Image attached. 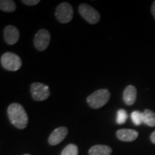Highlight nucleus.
<instances>
[{"mask_svg": "<svg viewBox=\"0 0 155 155\" xmlns=\"http://www.w3.org/2000/svg\"><path fill=\"white\" fill-rule=\"evenodd\" d=\"M78 148L76 145L71 144L67 145L63 149L61 155H78Z\"/></svg>", "mask_w": 155, "mask_h": 155, "instance_id": "obj_15", "label": "nucleus"}, {"mask_svg": "<svg viewBox=\"0 0 155 155\" xmlns=\"http://www.w3.org/2000/svg\"><path fill=\"white\" fill-rule=\"evenodd\" d=\"M68 132V130L66 127H61L57 128L50 135L48 142L50 145H53V146L60 144L66 137Z\"/></svg>", "mask_w": 155, "mask_h": 155, "instance_id": "obj_8", "label": "nucleus"}, {"mask_svg": "<svg viewBox=\"0 0 155 155\" xmlns=\"http://www.w3.org/2000/svg\"><path fill=\"white\" fill-rule=\"evenodd\" d=\"M143 114V123L149 127H155V113L150 109L144 110Z\"/></svg>", "mask_w": 155, "mask_h": 155, "instance_id": "obj_13", "label": "nucleus"}, {"mask_svg": "<svg viewBox=\"0 0 155 155\" xmlns=\"http://www.w3.org/2000/svg\"><path fill=\"white\" fill-rule=\"evenodd\" d=\"M89 155H110L112 150L106 145H95L89 150Z\"/></svg>", "mask_w": 155, "mask_h": 155, "instance_id": "obj_12", "label": "nucleus"}, {"mask_svg": "<svg viewBox=\"0 0 155 155\" xmlns=\"http://www.w3.org/2000/svg\"><path fill=\"white\" fill-rule=\"evenodd\" d=\"M131 119L135 125H140L143 123V114L139 111H133L131 114Z\"/></svg>", "mask_w": 155, "mask_h": 155, "instance_id": "obj_16", "label": "nucleus"}, {"mask_svg": "<svg viewBox=\"0 0 155 155\" xmlns=\"http://www.w3.org/2000/svg\"><path fill=\"white\" fill-rule=\"evenodd\" d=\"M4 38L5 42L8 45H15L18 41L19 32L18 29L13 25H8L4 30Z\"/></svg>", "mask_w": 155, "mask_h": 155, "instance_id": "obj_9", "label": "nucleus"}, {"mask_svg": "<svg viewBox=\"0 0 155 155\" xmlns=\"http://www.w3.org/2000/svg\"><path fill=\"white\" fill-rule=\"evenodd\" d=\"M78 11L81 17L90 24L95 25L99 22L101 18L99 12L91 6L81 4L78 7Z\"/></svg>", "mask_w": 155, "mask_h": 155, "instance_id": "obj_4", "label": "nucleus"}, {"mask_svg": "<svg viewBox=\"0 0 155 155\" xmlns=\"http://www.w3.org/2000/svg\"><path fill=\"white\" fill-rule=\"evenodd\" d=\"M55 17L58 21L63 24H66L72 20L73 9L68 2H63L58 6L55 10Z\"/></svg>", "mask_w": 155, "mask_h": 155, "instance_id": "obj_5", "label": "nucleus"}, {"mask_svg": "<svg viewBox=\"0 0 155 155\" xmlns=\"http://www.w3.org/2000/svg\"><path fill=\"white\" fill-rule=\"evenodd\" d=\"M1 64L4 68L9 71H17L22 67V60L17 54L6 53L1 57Z\"/></svg>", "mask_w": 155, "mask_h": 155, "instance_id": "obj_3", "label": "nucleus"}, {"mask_svg": "<svg viewBox=\"0 0 155 155\" xmlns=\"http://www.w3.org/2000/svg\"><path fill=\"white\" fill-rule=\"evenodd\" d=\"M123 99L127 105H133L137 99V88L132 85L128 86L124 91Z\"/></svg>", "mask_w": 155, "mask_h": 155, "instance_id": "obj_11", "label": "nucleus"}, {"mask_svg": "<svg viewBox=\"0 0 155 155\" xmlns=\"http://www.w3.org/2000/svg\"><path fill=\"white\" fill-rule=\"evenodd\" d=\"M118 139L123 141H133L137 139L139 133L134 129H123L116 131Z\"/></svg>", "mask_w": 155, "mask_h": 155, "instance_id": "obj_10", "label": "nucleus"}, {"mask_svg": "<svg viewBox=\"0 0 155 155\" xmlns=\"http://www.w3.org/2000/svg\"><path fill=\"white\" fill-rule=\"evenodd\" d=\"M22 2L26 5L34 6L40 3V0H22Z\"/></svg>", "mask_w": 155, "mask_h": 155, "instance_id": "obj_18", "label": "nucleus"}, {"mask_svg": "<svg viewBox=\"0 0 155 155\" xmlns=\"http://www.w3.org/2000/svg\"><path fill=\"white\" fill-rule=\"evenodd\" d=\"M7 115L12 124L17 129H23L28 124V116L21 104L13 103L7 108Z\"/></svg>", "mask_w": 155, "mask_h": 155, "instance_id": "obj_1", "label": "nucleus"}, {"mask_svg": "<svg viewBox=\"0 0 155 155\" xmlns=\"http://www.w3.org/2000/svg\"><path fill=\"white\" fill-rule=\"evenodd\" d=\"M30 93L37 101H42L50 96V89L47 85L42 83H33L30 86Z\"/></svg>", "mask_w": 155, "mask_h": 155, "instance_id": "obj_6", "label": "nucleus"}, {"mask_svg": "<svg viewBox=\"0 0 155 155\" xmlns=\"http://www.w3.org/2000/svg\"><path fill=\"white\" fill-rule=\"evenodd\" d=\"M0 9L2 11L6 12H12L16 10V5L15 2L12 0H1Z\"/></svg>", "mask_w": 155, "mask_h": 155, "instance_id": "obj_14", "label": "nucleus"}, {"mask_svg": "<svg viewBox=\"0 0 155 155\" xmlns=\"http://www.w3.org/2000/svg\"><path fill=\"white\" fill-rule=\"evenodd\" d=\"M111 97V94L107 89H98L87 98L89 106L95 109L100 108L106 105Z\"/></svg>", "mask_w": 155, "mask_h": 155, "instance_id": "obj_2", "label": "nucleus"}, {"mask_svg": "<svg viewBox=\"0 0 155 155\" xmlns=\"http://www.w3.org/2000/svg\"><path fill=\"white\" fill-rule=\"evenodd\" d=\"M50 42V34L45 29H41L37 32L34 38L35 47L39 51L47 49Z\"/></svg>", "mask_w": 155, "mask_h": 155, "instance_id": "obj_7", "label": "nucleus"}, {"mask_svg": "<svg viewBox=\"0 0 155 155\" xmlns=\"http://www.w3.org/2000/svg\"><path fill=\"white\" fill-rule=\"evenodd\" d=\"M24 155H30V154H24Z\"/></svg>", "mask_w": 155, "mask_h": 155, "instance_id": "obj_21", "label": "nucleus"}, {"mask_svg": "<svg viewBox=\"0 0 155 155\" xmlns=\"http://www.w3.org/2000/svg\"><path fill=\"white\" fill-rule=\"evenodd\" d=\"M128 118V114L124 109H119L117 111V117H116V122L119 124H123L127 121Z\"/></svg>", "mask_w": 155, "mask_h": 155, "instance_id": "obj_17", "label": "nucleus"}, {"mask_svg": "<svg viewBox=\"0 0 155 155\" xmlns=\"http://www.w3.org/2000/svg\"><path fill=\"white\" fill-rule=\"evenodd\" d=\"M150 139H151V141H152V142L153 144H155V131H153L152 133V134L150 136Z\"/></svg>", "mask_w": 155, "mask_h": 155, "instance_id": "obj_19", "label": "nucleus"}, {"mask_svg": "<svg viewBox=\"0 0 155 155\" xmlns=\"http://www.w3.org/2000/svg\"><path fill=\"white\" fill-rule=\"evenodd\" d=\"M152 13L153 15V17H154L155 19V1L154 2V3L152 4Z\"/></svg>", "mask_w": 155, "mask_h": 155, "instance_id": "obj_20", "label": "nucleus"}]
</instances>
